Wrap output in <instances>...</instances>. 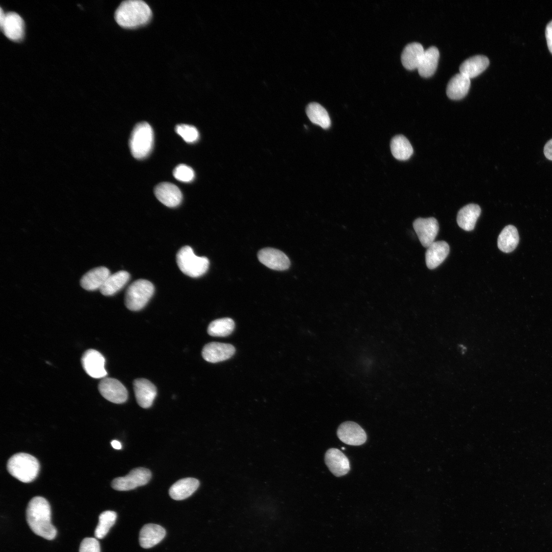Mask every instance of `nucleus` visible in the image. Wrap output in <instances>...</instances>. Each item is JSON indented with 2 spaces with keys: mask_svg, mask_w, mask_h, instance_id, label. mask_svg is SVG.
<instances>
[{
  "mask_svg": "<svg viewBox=\"0 0 552 552\" xmlns=\"http://www.w3.org/2000/svg\"><path fill=\"white\" fill-rule=\"evenodd\" d=\"M306 113L309 120L314 124L324 129L331 126V120L326 109L316 102L310 103L306 108Z\"/></svg>",
  "mask_w": 552,
  "mask_h": 552,
  "instance_id": "nucleus-30",
  "label": "nucleus"
},
{
  "mask_svg": "<svg viewBox=\"0 0 552 552\" xmlns=\"http://www.w3.org/2000/svg\"><path fill=\"white\" fill-rule=\"evenodd\" d=\"M544 154L548 159L552 160V139L546 143L544 147Z\"/></svg>",
  "mask_w": 552,
  "mask_h": 552,
  "instance_id": "nucleus-37",
  "label": "nucleus"
},
{
  "mask_svg": "<svg viewBox=\"0 0 552 552\" xmlns=\"http://www.w3.org/2000/svg\"><path fill=\"white\" fill-rule=\"evenodd\" d=\"M1 28L5 36L14 41L20 40L24 34V22L22 18L16 13L8 12Z\"/></svg>",
  "mask_w": 552,
  "mask_h": 552,
  "instance_id": "nucleus-17",
  "label": "nucleus"
},
{
  "mask_svg": "<svg viewBox=\"0 0 552 552\" xmlns=\"http://www.w3.org/2000/svg\"><path fill=\"white\" fill-rule=\"evenodd\" d=\"M199 486L198 479L188 477L175 482L170 487L169 493L170 497L176 500L185 499L190 496L197 489Z\"/></svg>",
  "mask_w": 552,
  "mask_h": 552,
  "instance_id": "nucleus-21",
  "label": "nucleus"
},
{
  "mask_svg": "<svg viewBox=\"0 0 552 552\" xmlns=\"http://www.w3.org/2000/svg\"><path fill=\"white\" fill-rule=\"evenodd\" d=\"M105 361L104 356L94 349L85 351L81 359L82 366L85 372L94 378H104L107 375L104 366Z\"/></svg>",
  "mask_w": 552,
  "mask_h": 552,
  "instance_id": "nucleus-10",
  "label": "nucleus"
},
{
  "mask_svg": "<svg viewBox=\"0 0 552 552\" xmlns=\"http://www.w3.org/2000/svg\"><path fill=\"white\" fill-rule=\"evenodd\" d=\"M545 36L547 47L549 51L552 54V20L549 21L546 27Z\"/></svg>",
  "mask_w": 552,
  "mask_h": 552,
  "instance_id": "nucleus-36",
  "label": "nucleus"
},
{
  "mask_svg": "<svg viewBox=\"0 0 552 552\" xmlns=\"http://www.w3.org/2000/svg\"><path fill=\"white\" fill-rule=\"evenodd\" d=\"M176 263L184 274L192 278L202 275L209 266V259L205 257L196 256L189 246H185L179 250L176 254Z\"/></svg>",
  "mask_w": 552,
  "mask_h": 552,
  "instance_id": "nucleus-5",
  "label": "nucleus"
},
{
  "mask_svg": "<svg viewBox=\"0 0 552 552\" xmlns=\"http://www.w3.org/2000/svg\"><path fill=\"white\" fill-rule=\"evenodd\" d=\"M130 279L129 273L126 271H119L110 274L100 289L105 296L114 294L121 290Z\"/></svg>",
  "mask_w": 552,
  "mask_h": 552,
  "instance_id": "nucleus-28",
  "label": "nucleus"
},
{
  "mask_svg": "<svg viewBox=\"0 0 552 552\" xmlns=\"http://www.w3.org/2000/svg\"><path fill=\"white\" fill-rule=\"evenodd\" d=\"M98 388L104 398L114 403H123L128 398V392L126 387L116 379L103 378L99 383Z\"/></svg>",
  "mask_w": 552,
  "mask_h": 552,
  "instance_id": "nucleus-8",
  "label": "nucleus"
},
{
  "mask_svg": "<svg viewBox=\"0 0 552 552\" xmlns=\"http://www.w3.org/2000/svg\"><path fill=\"white\" fill-rule=\"evenodd\" d=\"M154 134L151 126L146 122L137 123L134 127L129 140L131 153L134 157L142 159L151 152Z\"/></svg>",
  "mask_w": 552,
  "mask_h": 552,
  "instance_id": "nucleus-4",
  "label": "nucleus"
},
{
  "mask_svg": "<svg viewBox=\"0 0 552 552\" xmlns=\"http://www.w3.org/2000/svg\"><path fill=\"white\" fill-rule=\"evenodd\" d=\"M110 274L109 270L104 266L91 269L82 276L80 285L88 291L100 290Z\"/></svg>",
  "mask_w": 552,
  "mask_h": 552,
  "instance_id": "nucleus-18",
  "label": "nucleus"
},
{
  "mask_svg": "<svg viewBox=\"0 0 552 552\" xmlns=\"http://www.w3.org/2000/svg\"><path fill=\"white\" fill-rule=\"evenodd\" d=\"M151 477V471L145 468L132 469L125 476L114 478L111 487L118 491H128L146 485Z\"/></svg>",
  "mask_w": 552,
  "mask_h": 552,
  "instance_id": "nucleus-7",
  "label": "nucleus"
},
{
  "mask_svg": "<svg viewBox=\"0 0 552 552\" xmlns=\"http://www.w3.org/2000/svg\"><path fill=\"white\" fill-rule=\"evenodd\" d=\"M7 468L9 473L23 482H30L37 477L40 465L33 456L26 453H18L8 461Z\"/></svg>",
  "mask_w": 552,
  "mask_h": 552,
  "instance_id": "nucleus-3",
  "label": "nucleus"
},
{
  "mask_svg": "<svg viewBox=\"0 0 552 552\" xmlns=\"http://www.w3.org/2000/svg\"><path fill=\"white\" fill-rule=\"evenodd\" d=\"M449 249V246L446 242L434 241L427 247L425 253L427 267L433 269L439 266L448 256Z\"/></svg>",
  "mask_w": 552,
  "mask_h": 552,
  "instance_id": "nucleus-20",
  "label": "nucleus"
},
{
  "mask_svg": "<svg viewBox=\"0 0 552 552\" xmlns=\"http://www.w3.org/2000/svg\"><path fill=\"white\" fill-rule=\"evenodd\" d=\"M480 213V208L476 204L470 203L464 206L457 213L458 225L465 231H472Z\"/></svg>",
  "mask_w": 552,
  "mask_h": 552,
  "instance_id": "nucleus-23",
  "label": "nucleus"
},
{
  "mask_svg": "<svg viewBox=\"0 0 552 552\" xmlns=\"http://www.w3.org/2000/svg\"><path fill=\"white\" fill-rule=\"evenodd\" d=\"M176 132L187 143H194L199 137L197 129L194 126L187 124H179L175 127Z\"/></svg>",
  "mask_w": 552,
  "mask_h": 552,
  "instance_id": "nucleus-33",
  "label": "nucleus"
},
{
  "mask_svg": "<svg viewBox=\"0 0 552 552\" xmlns=\"http://www.w3.org/2000/svg\"><path fill=\"white\" fill-rule=\"evenodd\" d=\"M173 174L178 180L185 182L191 181L195 176L193 170L184 164H180L176 167L173 170Z\"/></svg>",
  "mask_w": 552,
  "mask_h": 552,
  "instance_id": "nucleus-34",
  "label": "nucleus"
},
{
  "mask_svg": "<svg viewBox=\"0 0 552 552\" xmlns=\"http://www.w3.org/2000/svg\"><path fill=\"white\" fill-rule=\"evenodd\" d=\"M149 6L141 0L122 2L116 10L114 18L121 27L134 28L146 24L151 19Z\"/></svg>",
  "mask_w": 552,
  "mask_h": 552,
  "instance_id": "nucleus-2",
  "label": "nucleus"
},
{
  "mask_svg": "<svg viewBox=\"0 0 552 552\" xmlns=\"http://www.w3.org/2000/svg\"><path fill=\"white\" fill-rule=\"evenodd\" d=\"M26 518L36 535L50 540L55 538L57 530L51 523V507L46 499L41 496L32 498L27 506Z\"/></svg>",
  "mask_w": 552,
  "mask_h": 552,
  "instance_id": "nucleus-1",
  "label": "nucleus"
},
{
  "mask_svg": "<svg viewBox=\"0 0 552 552\" xmlns=\"http://www.w3.org/2000/svg\"><path fill=\"white\" fill-rule=\"evenodd\" d=\"M424 51L422 45L418 42H412L407 44L401 56L403 66L408 70L418 68Z\"/></svg>",
  "mask_w": 552,
  "mask_h": 552,
  "instance_id": "nucleus-22",
  "label": "nucleus"
},
{
  "mask_svg": "<svg viewBox=\"0 0 552 552\" xmlns=\"http://www.w3.org/2000/svg\"><path fill=\"white\" fill-rule=\"evenodd\" d=\"M470 86V79L460 73L456 74L447 84V95L451 99L460 100L467 94Z\"/></svg>",
  "mask_w": 552,
  "mask_h": 552,
  "instance_id": "nucleus-24",
  "label": "nucleus"
},
{
  "mask_svg": "<svg viewBox=\"0 0 552 552\" xmlns=\"http://www.w3.org/2000/svg\"><path fill=\"white\" fill-rule=\"evenodd\" d=\"M111 445L112 447L117 450H120L122 448V445L121 443L117 440H113L111 442Z\"/></svg>",
  "mask_w": 552,
  "mask_h": 552,
  "instance_id": "nucleus-38",
  "label": "nucleus"
},
{
  "mask_svg": "<svg viewBox=\"0 0 552 552\" xmlns=\"http://www.w3.org/2000/svg\"><path fill=\"white\" fill-rule=\"evenodd\" d=\"M439 56V51L435 47L432 46L425 50L417 68L421 77L428 78L434 74L437 68Z\"/></svg>",
  "mask_w": 552,
  "mask_h": 552,
  "instance_id": "nucleus-27",
  "label": "nucleus"
},
{
  "mask_svg": "<svg viewBox=\"0 0 552 552\" xmlns=\"http://www.w3.org/2000/svg\"><path fill=\"white\" fill-rule=\"evenodd\" d=\"M157 199L165 205L173 208L179 205L182 195L179 189L175 185L164 182L158 184L154 189Z\"/></svg>",
  "mask_w": 552,
  "mask_h": 552,
  "instance_id": "nucleus-15",
  "label": "nucleus"
},
{
  "mask_svg": "<svg viewBox=\"0 0 552 552\" xmlns=\"http://www.w3.org/2000/svg\"><path fill=\"white\" fill-rule=\"evenodd\" d=\"M519 242V235L517 228L513 225L505 226L500 232L497 239V246L505 253L512 252Z\"/></svg>",
  "mask_w": 552,
  "mask_h": 552,
  "instance_id": "nucleus-26",
  "label": "nucleus"
},
{
  "mask_svg": "<svg viewBox=\"0 0 552 552\" xmlns=\"http://www.w3.org/2000/svg\"><path fill=\"white\" fill-rule=\"evenodd\" d=\"M489 64L487 57L476 55L465 60L459 66V73L469 79L474 78L484 72Z\"/></svg>",
  "mask_w": 552,
  "mask_h": 552,
  "instance_id": "nucleus-25",
  "label": "nucleus"
},
{
  "mask_svg": "<svg viewBox=\"0 0 552 552\" xmlns=\"http://www.w3.org/2000/svg\"><path fill=\"white\" fill-rule=\"evenodd\" d=\"M337 435L341 442L349 445H361L366 440L364 430L357 423L352 421L341 423L337 429Z\"/></svg>",
  "mask_w": 552,
  "mask_h": 552,
  "instance_id": "nucleus-11",
  "label": "nucleus"
},
{
  "mask_svg": "<svg viewBox=\"0 0 552 552\" xmlns=\"http://www.w3.org/2000/svg\"><path fill=\"white\" fill-rule=\"evenodd\" d=\"M154 291L153 285L150 281L139 279L128 287L125 295V304L130 310L142 309L148 302Z\"/></svg>",
  "mask_w": 552,
  "mask_h": 552,
  "instance_id": "nucleus-6",
  "label": "nucleus"
},
{
  "mask_svg": "<svg viewBox=\"0 0 552 552\" xmlns=\"http://www.w3.org/2000/svg\"><path fill=\"white\" fill-rule=\"evenodd\" d=\"M390 146L392 153L397 159L407 160L413 153L412 146L407 139L403 135L395 136L391 140Z\"/></svg>",
  "mask_w": 552,
  "mask_h": 552,
  "instance_id": "nucleus-29",
  "label": "nucleus"
},
{
  "mask_svg": "<svg viewBox=\"0 0 552 552\" xmlns=\"http://www.w3.org/2000/svg\"><path fill=\"white\" fill-rule=\"evenodd\" d=\"M258 258L261 263L273 270H285L290 264L289 258L284 252L273 248L261 249L258 254Z\"/></svg>",
  "mask_w": 552,
  "mask_h": 552,
  "instance_id": "nucleus-12",
  "label": "nucleus"
},
{
  "mask_svg": "<svg viewBox=\"0 0 552 552\" xmlns=\"http://www.w3.org/2000/svg\"><path fill=\"white\" fill-rule=\"evenodd\" d=\"M166 533V530L160 525L153 523L145 524L140 532V544L144 548L152 547L164 538Z\"/></svg>",
  "mask_w": 552,
  "mask_h": 552,
  "instance_id": "nucleus-19",
  "label": "nucleus"
},
{
  "mask_svg": "<svg viewBox=\"0 0 552 552\" xmlns=\"http://www.w3.org/2000/svg\"><path fill=\"white\" fill-rule=\"evenodd\" d=\"M235 351V347L229 343L212 342L204 346L202 356L206 361L216 363L230 358Z\"/></svg>",
  "mask_w": 552,
  "mask_h": 552,
  "instance_id": "nucleus-13",
  "label": "nucleus"
},
{
  "mask_svg": "<svg viewBox=\"0 0 552 552\" xmlns=\"http://www.w3.org/2000/svg\"><path fill=\"white\" fill-rule=\"evenodd\" d=\"M325 462L329 470L337 477L346 475L350 469L348 458L338 449H329L325 455Z\"/></svg>",
  "mask_w": 552,
  "mask_h": 552,
  "instance_id": "nucleus-16",
  "label": "nucleus"
},
{
  "mask_svg": "<svg viewBox=\"0 0 552 552\" xmlns=\"http://www.w3.org/2000/svg\"><path fill=\"white\" fill-rule=\"evenodd\" d=\"M117 517L116 513L112 511H105L100 514L99 522L95 531V535L97 539H102L107 535L115 523Z\"/></svg>",
  "mask_w": 552,
  "mask_h": 552,
  "instance_id": "nucleus-32",
  "label": "nucleus"
},
{
  "mask_svg": "<svg viewBox=\"0 0 552 552\" xmlns=\"http://www.w3.org/2000/svg\"><path fill=\"white\" fill-rule=\"evenodd\" d=\"M235 327V322L232 318H219L210 324L208 328V333L212 336L225 337L233 332Z\"/></svg>",
  "mask_w": 552,
  "mask_h": 552,
  "instance_id": "nucleus-31",
  "label": "nucleus"
},
{
  "mask_svg": "<svg viewBox=\"0 0 552 552\" xmlns=\"http://www.w3.org/2000/svg\"><path fill=\"white\" fill-rule=\"evenodd\" d=\"M133 389L138 404L142 407H150L156 396L155 386L144 378H139L133 381Z\"/></svg>",
  "mask_w": 552,
  "mask_h": 552,
  "instance_id": "nucleus-14",
  "label": "nucleus"
},
{
  "mask_svg": "<svg viewBox=\"0 0 552 552\" xmlns=\"http://www.w3.org/2000/svg\"><path fill=\"white\" fill-rule=\"evenodd\" d=\"M413 228L422 245L428 247L433 242L439 232V223L433 217L418 218L413 222Z\"/></svg>",
  "mask_w": 552,
  "mask_h": 552,
  "instance_id": "nucleus-9",
  "label": "nucleus"
},
{
  "mask_svg": "<svg viewBox=\"0 0 552 552\" xmlns=\"http://www.w3.org/2000/svg\"><path fill=\"white\" fill-rule=\"evenodd\" d=\"M79 552H100L99 541L94 538H84L80 544Z\"/></svg>",
  "mask_w": 552,
  "mask_h": 552,
  "instance_id": "nucleus-35",
  "label": "nucleus"
}]
</instances>
